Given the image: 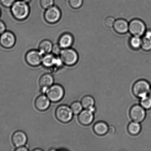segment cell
Segmentation results:
<instances>
[{
  "label": "cell",
  "instance_id": "52a82bcc",
  "mask_svg": "<svg viewBox=\"0 0 151 151\" xmlns=\"http://www.w3.org/2000/svg\"><path fill=\"white\" fill-rule=\"evenodd\" d=\"M43 55L38 50H30L26 54L25 60L29 66L33 67H37L42 63Z\"/></svg>",
  "mask_w": 151,
  "mask_h": 151
},
{
  "label": "cell",
  "instance_id": "2e32d148",
  "mask_svg": "<svg viewBox=\"0 0 151 151\" xmlns=\"http://www.w3.org/2000/svg\"><path fill=\"white\" fill-rule=\"evenodd\" d=\"M129 25V24L126 20L123 19H119L115 20L113 28L117 33L123 35L128 32Z\"/></svg>",
  "mask_w": 151,
  "mask_h": 151
},
{
  "label": "cell",
  "instance_id": "5b68a950",
  "mask_svg": "<svg viewBox=\"0 0 151 151\" xmlns=\"http://www.w3.org/2000/svg\"><path fill=\"white\" fill-rule=\"evenodd\" d=\"M150 89V85L148 81L145 80L140 79L134 83L132 90L134 96L141 99L147 96Z\"/></svg>",
  "mask_w": 151,
  "mask_h": 151
},
{
  "label": "cell",
  "instance_id": "f546056e",
  "mask_svg": "<svg viewBox=\"0 0 151 151\" xmlns=\"http://www.w3.org/2000/svg\"><path fill=\"white\" fill-rule=\"evenodd\" d=\"M16 0H0L1 5L6 8H10Z\"/></svg>",
  "mask_w": 151,
  "mask_h": 151
},
{
  "label": "cell",
  "instance_id": "9c48e42d",
  "mask_svg": "<svg viewBox=\"0 0 151 151\" xmlns=\"http://www.w3.org/2000/svg\"><path fill=\"white\" fill-rule=\"evenodd\" d=\"M16 41L15 35L10 31H6L0 35V44L4 48L10 49L13 48Z\"/></svg>",
  "mask_w": 151,
  "mask_h": 151
},
{
  "label": "cell",
  "instance_id": "7402d4cb",
  "mask_svg": "<svg viewBox=\"0 0 151 151\" xmlns=\"http://www.w3.org/2000/svg\"><path fill=\"white\" fill-rule=\"evenodd\" d=\"M142 39L140 37L133 36L129 40L130 47L133 49L137 50L141 48Z\"/></svg>",
  "mask_w": 151,
  "mask_h": 151
},
{
  "label": "cell",
  "instance_id": "30bf717a",
  "mask_svg": "<svg viewBox=\"0 0 151 151\" xmlns=\"http://www.w3.org/2000/svg\"><path fill=\"white\" fill-rule=\"evenodd\" d=\"M129 115L133 121L140 123L146 118V111L141 105H134L130 109Z\"/></svg>",
  "mask_w": 151,
  "mask_h": 151
},
{
  "label": "cell",
  "instance_id": "603a6c76",
  "mask_svg": "<svg viewBox=\"0 0 151 151\" xmlns=\"http://www.w3.org/2000/svg\"><path fill=\"white\" fill-rule=\"evenodd\" d=\"M145 51H151V38L143 37L142 38L141 47Z\"/></svg>",
  "mask_w": 151,
  "mask_h": 151
},
{
  "label": "cell",
  "instance_id": "e575fe53",
  "mask_svg": "<svg viewBox=\"0 0 151 151\" xmlns=\"http://www.w3.org/2000/svg\"><path fill=\"white\" fill-rule=\"evenodd\" d=\"M149 96L151 98V88L149 92Z\"/></svg>",
  "mask_w": 151,
  "mask_h": 151
},
{
  "label": "cell",
  "instance_id": "8992f818",
  "mask_svg": "<svg viewBox=\"0 0 151 151\" xmlns=\"http://www.w3.org/2000/svg\"><path fill=\"white\" fill-rule=\"evenodd\" d=\"M61 12L57 6L54 5L46 10L44 14V20L49 24H54L60 20L61 17Z\"/></svg>",
  "mask_w": 151,
  "mask_h": 151
},
{
  "label": "cell",
  "instance_id": "7a4b0ae2",
  "mask_svg": "<svg viewBox=\"0 0 151 151\" xmlns=\"http://www.w3.org/2000/svg\"><path fill=\"white\" fill-rule=\"evenodd\" d=\"M59 57L64 65L68 66H72L76 64L79 59L77 52L71 48L63 49Z\"/></svg>",
  "mask_w": 151,
  "mask_h": 151
},
{
  "label": "cell",
  "instance_id": "83f0119b",
  "mask_svg": "<svg viewBox=\"0 0 151 151\" xmlns=\"http://www.w3.org/2000/svg\"><path fill=\"white\" fill-rule=\"evenodd\" d=\"M115 20L113 17L111 16H108L105 18L104 20V25L106 27L108 28H111L113 27Z\"/></svg>",
  "mask_w": 151,
  "mask_h": 151
},
{
  "label": "cell",
  "instance_id": "3957f363",
  "mask_svg": "<svg viewBox=\"0 0 151 151\" xmlns=\"http://www.w3.org/2000/svg\"><path fill=\"white\" fill-rule=\"evenodd\" d=\"M74 114L71 107L67 105H61L56 108L55 115L59 122L67 124L72 121Z\"/></svg>",
  "mask_w": 151,
  "mask_h": 151
},
{
  "label": "cell",
  "instance_id": "836d02e7",
  "mask_svg": "<svg viewBox=\"0 0 151 151\" xmlns=\"http://www.w3.org/2000/svg\"><path fill=\"white\" fill-rule=\"evenodd\" d=\"M144 35L146 37L151 38V30H146Z\"/></svg>",
  "mask_w": 151,
  "mask_h": 151
},
{
  "label": "cell",
  "instance_id": "4fadbf2b",
  "mask_svg": "<svg viewBox=\"0 0 151 151\" xmlns=\"http://www.w3.org/2000/svg\"><path fill=\"white\" fill-rule=\"evenodd\" d=\"M54 82V77L51 74L45 73L41 76L38 81L41 92L46 93L47 90L53 85Z\"/></svg>",
  "mask_w": 151,
  "mask_h": 151
},
{
  "label": "cell",
  "instance_id": "ba28073f",
  "mask_svg": "<svg viewBox=\"0 0 151 151\" xmlns=\"http://www.w3.org/2000/svg\"><path fill=\"white\" fill-rule=\"evenodd\" d=\"M146 31L145 24L139 19H134L129 25V31L132 36L141 37L144 35Z\"/></svg>",
  "mask_w": 151,
  "mask_h": 151
},
{
  "label": "cell",
  "instance_id": "8fae6325",
  "mask_svg": "<svg viewBox=\"0 0 151 151\" xmlns=\"http://www.w3.org/2000/svg\"><path fill=\"white\" fill-rule=\"evenodd\" d=\"M28 137L24 132L18 130L13 133L11 137V141L15 147L24 146L27 142Z\"/></svg>",
  "mask_w": 151,
  "mask_h": 151
},
{
  "label": "cell",
  "instance_id": "44dd1931",
  "mask_svg": "<svg viewBox=\"0 0 151 151\" xmlns=\"http://www.w3.org/2000/svg\"><path fill=\"white\" fill-rule=\"evenodd\" d=\"M141 127L139 122H130L128 125V131L129 133L132 136L138 135L141 131Z\"/></svg>",
  "mask_w": 151,
  "mask_h": 151
},
{
  "label": "cell",
  "instance_id": "5bb4252c",
  "mask_svg": "<svg viewBox=\"0 0 151 151\" xmlns=\"http://www.w3.org/2000/svg\"><path fill=\"white\" fill-rule=\"evenodd\" d=\"M94 113L89 109H85L82 110L78 114V122L81 125L85 126L90 125L94 121Z\"/></svg>",
  "mask_w": 151,
  "mask_h": 151
},
{
  "label": "cell",
  "instance_id": "d6986e66",
  "mask_svg": "<svg viewBox=\"0 0 151 151\" xmlns=\"http://www.w3.org/2000/svg\"><path fill=\"white\" fill-rule=\"evenodd\" d=\"M81 103L83 108L85 109H89L94 112L95 110L94 107L95 101L94 98L90 96H85L82 98Z\"/></svg>",
  "mask_w": 151,
  "mask_h": 151
},
{
  "label": "cell",
  "instance_id": "d590c367",
  "mask_svg": "<svg viewBox=\"0 0 151 151\" xmlns=\"http://www.w3.org/2000/svg\"><path fill=\"white\" fill-rule=\"evenodd\" d=\"M35 150V151H36V150L42 151L43 150H42V149H35V150Z\"/></svg>",
  "mask_w": 151,
  "mask_h": 151
},
{
  "label": "cell",
  "instance_id": "277c9868",
  "mask_svg": "<svg viewBox=\"0 0 151 151\" xmlns=\"http://www.w3.org/2000/svg\"><path fill=\"white\" fill-rule=\"evenodd\" d=\"M46 94L50 101L57 103L61 101L64 97L65 90L60 84H53L47 90Z\"/></svg>",
  "mask_w": 151,
  "mask_h": 151
},
{
  "label": "cell",
  "instance_id": "4dcf8cb0",
  "mask_svg": "<svg viewBox=\"0 0 151 151\" xmlns=\"http://www.w3.org/2000/svg\"><path fill=\"white\" fill-rule=\"evenodd\" d=\"M7 29L6 24L2 21L0 20V35L5 32Z\"/></svg>",
  "mask_w": 151,
  "mask_h": 151
},
{
  "label": "cell",
  "instance_id": "6da1fadb",
  "mask_svg": "<svg viewBox=\"0 0 151 151\" xmlns=\"http://www.w3.org/2000/svg\"><path fill=\"white\" fill-rule=\"evenodd\" d=\"M10 11L15 19L19 21H22L29 17L30 9L27 1L17 0L10 7Z\"/></svg>",
  "mask_w": 151,
  "mask_h": 151
},
{
  "label": "cell",
  "instance_id": "ac0fdd59",
  "mask_svg": "<svg viewBox=\"0 0 151 151\" xmlns=\"http://www.w3.org/2000/svg\"><path fill=\"white\" fill-rule=\"evenodd\" d=\"M53 44L48 40H44L41 41L38 46V50L41 54L44 55L51 53Z\"/></svg>",
  "mask_w": 151,
  "mask_h": 151
},
{
  "label": "cell",
  "instance_id": "d4e9b609",
  "mask_svg": "<svg viewBox=\"0 0 151 151\" xmlns=\"http://www.w3.org/2000/svg\"><path fill=\"white\" fill-rule=\"evenodd\" d=\"M140 104L145 109L149 110L151 109V98L146 96L142 98L140 100Z\"/></svg>",
  "mask_w": 151,
  "mask_h": 151
},
{
  "label": "cell",
  "instance_id": "74e56055",
  "mask_svg": "<svg viewBox=\"0 0 151 151\" xmlns=\"http://www.w3.org/2000/svg\"><path fill=\"white\" fill-rule=\"evenodd\" d=\"M22 1H27H27H29V0H22Z\"/></svg>",
  "mask_w": 151,
  "mask_h": 151
},
{
  "label": "cell",
  "instance_id": "9a60e30c",
  "mask_svg": "<svg viewBox=\"0 0 151 151\" xmlns=\"http://www.w3.org/2000/svg\"><path fill=\"white\" fill-rule=\"evenodd\" d=\"M74 38L72 34L66 32L61 35L58 44L62 49L71 48L74 43Z\"/></svg>",
  "mask_w": 151,
  "mask_h": 151
},
{
  "label": "cell",
  "instance_id": "e0dca14e",
  "mask_svg": "<svg viewBox=\"0 0 151 151\" xmlns=\"http://www.w3.org/2000/svg\"><path fill=\"white\" fill-rule=\"evenodd\" d=\"M108 126L105 122L99 121L96 123L93 127V130L95 134L99 136H104L108 133Z\"/></svg>",
  "mask_w": 151,
  "mask_h": 151
},
{
  "label": "cell",
  "instance_id": "f1b7e54d",
  "mask_svg": "<svg viewBox=\"0 0 151 151\" xmlns=\"http://www.w3.org/2000/svg\"><path fill=\"white\" fill-rule=\"evenodd\" d=\"M62 50V49L61 48L58 44H53L51 53H52L54 55L59 56L60 55Z\"/></svg>",
  "mask_w": 151,
  "mask_h": 151
},
{
  "label": "cell",
  "instance_id": "d6a6232c",
  "mask_svg": "<svg viewBox=\"0 0 151 151\" xmlns=\"http://www.w3.org/2000/svg\"><path fill=\"white\" fill-rule=\"evenodd\" d=\"M115 132V128L113 126L111 125L109 127L108 131V133H109L111 134H113Z\"/></svg>",
  "mask_w": 151,
  "mask_h": 151
},
{
  "label": "cell",
  "instance_id": "1f68e13d",
  "mask_svg": "<svg viewBox=\"0 0 151 151\" xmlns=\"http://www.w3.org/2000/svg\"><path fill=\"white\" fill-rule=\"evenodd\" d=\"M14 151H27L29 150L28 148L25 145L24 146H21V147H16Z\"/></svg>",
  "mask_w": 151,
  "mask_h": 151
},
{
  "label": "cell",
  "instance_id": "cb8c5ba5",
  "mask_svg": "<svg viewBox=\"0 0 151 151\" xmlns=\"http://www.w3.org/2000/svg\"><path fill=\"white\" fill-rule=\"evenodd\" d=\"M71 109L74 114H79L82 111L83 106L81 103L78 101L73 102L70 106Z\"/></svg>",
  "mask_w": 151,
  "mask_h": 151
},
{
  "label": "cell",
  "instance_id": "8d00e7d4",
  "mask_svg": "<svg viewBox=\"0 0 151 151\" xmlns=\"http://www.w3.org/2000/svg\"><path fill=\"white\" fill-rule=\"evenodd\" d=\"M1 9H0V17H1Z\"/></svg>",
  "mask_w": 151,
  "mask_h": 151
},
{
  "label": "cell",
  "instance_id": "7c38bea8",
  "mask_svg": "<svg viewBox=\"0 0 151 151\" xmlns=\"http://www.w3.org/2000/svg\"><path fill=\"white\" fill-rule=\"evenodd\" d=\"M51 102L47 96L41 94L35 99L34 105L37 110L39 111L44 112L49 108Z\"/></svg>",
  "mask_w": 151,
  "mask_h": 151
},
{
  "label": "cell",
  "instance_id": "4316f807",
  "mask_svg": "<svg viewBox=\"0 0 151 151\" xmlns=\"http://www.w3.org/2000/svg\"><path fill=\"white\" fill-rule=\"evenodd\" d=\"M69 4L71 8L77 9L82 6L83 0H69Z\"/></svg>",
  "mask_w": 151,
  "mask_h": 151
},
{
  "label": "cell",
  "instance_id": "ffe728a7",
  "mask_svg": "<svg viewBox=\"0 0 151 151\" xmlns=\"http://www.w3.org/2000/svg\"><path fill=\"white\" fill-rule=\"evenodd\" d=\"M56 57L52 53L44 55L43 57L41 64L45 68H51L55 66Z\"/></svg>",
  "mask_w": 151,
  "mask_h": 151
},
{
  "label": "cell",
  "instance_id": "484cf974",
  "mask_svg": "<svg viewBox=\"0 0 151 151\" xmlns=\"http://www.w3.org/2000/svg\"><path fill=\"white\" fill-rule=\"evenodd\" d=\"M54 4V0H40L41 7L45 10L53 6Z\"/></svg>",
  "mask_w": 151,
  "mask_h": 151
}]
</instances>
